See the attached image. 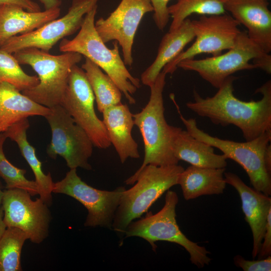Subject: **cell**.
<instances>
[{"instance_id":"6da1fadb","label":"cell","mask_w":271,"mask_h":271,"mask_svg":"<svg viewBox=\"0 0 271 271\" xmlns=\"http://www.w3.org/2000/svg\"><path fill=\"white\" fill-rule=\"evenodd\" d=\"M237 78L228 77L211 97L203 98L194 90V101L186 105L192 112L208 118L216 125H234L241 131L246 141L271 130V81L257 88L262 94L257 101L241 100L234 94L233 83Z\"/></svg>"},{"instance_id":"7a4b0ae2","label":"cell","mask_w":271,"mask_h":271,"mask_svg":"<svg viewBox=\"0 0 271 271\" xmlns=\"http://www.w3.org/2000/svg\"><path fill=\"white\" fill-rule=\"evenodd\" d=\"M187 131L196 139L220 150L226 158L240 165L247 173L253 188L271 195V130L245 142H236L212 136L200 129L195 118H186L173 101Z\"/></svg>"},{"instance_id":"3957f363","label":"cell","mask_w":271,"mask_h":271,"mask_svg":"<svg viewBox=\"0 0 271 271\" xmlns=\"http://www.w3.org/2000/svg\"><path fill=\"white\" fill-rule=\"evenodd\" d=\"M184 168L178 164L157 166L149 164L125 181L134 185L123 192L111 228L124 233L128 224L148 212L151 206L172 187L178 185Z\"/></svg>"},{"instance_id":"277c9868","label":"cell","mask_w":271,"mask_h":271,"mask_svg":"<svg viewBox=\"0 0 271 271\" xmlns=\"http://www.w3.org/2000/svg\"><path fill=\"white\" fill-rule=\"evenodd\" d=\"M97 5L84 16L78 34L72 40L63 39L59 44L62 52H75L89 59L113 81L130 104H134L132 95L141 86L140 80L128 71L119 52L116 41L109 49L95 28Z\"/></svg>"},{"instance_id":"5b68a950","label":"cell","mask_w":271,"mask_h":271,"mask_svg":"<svg viewBox=\"0 0 271 271\" xmlns=\"http://www.w3.org/2000/svg\"><path fill=\"white\" fill-rule=\"evenodd\" d=\"M166 76L162 71L159 73L150 86L149 102L142 111L132 114L134 124L142 134L145 149L143 162L137 172L149 164L157 166L178 164L173 154V143L181 128L169 125L165 117L163 92Z\"/></svg>"},{"instance_id":"8992f818","label":"cell","mask_w":271,"mask_h":271,"mask_svg":"<svg viewBox=\"0 0 271 271\" xmlns=\"http://www.w3.org/2000/svg\"><path fill=\"white\" fill-rule=\"evenodd\" d=\"M20 65H28L37 73L39 83L23 94L37 103L51 108L60 105L72 67L82 55L75 52L52 55L36 48H27L13 54Z\"/></svg>"},{"instance_id":"52a82bcc","label":"cell","mask_w":271,"mask_h":271,"mask_svg":"<svg viewBox=\"0 0 271 271\" xmlns=\"http://www.w3.org/2000/svg\"><path fill=\"white\" fill-rule=\"evenodd\" d=\"M177 68L197 72L218 89L226 79L239 71L259 68L270 74L271 55L250 39L246 30L240 31L234 46L224 54L202 59L184 60Z\"/></svg>"},{"instance_id":"ba28073f","label":"cell","mask_w":271,"mask_h":271,"mask_svg":"<svg viewBox=\"0 0 271 271\" xmlns=\"http://www.w3.org/2000/svg\"><path fill=\"white\" fill-rule=\"evenodd\" d=\"M179 201L176 192L168 190L163 208L156 214L147 212L144 217L131 221L126 228V237H139L145 239L156 251V242L165 241L177 243L183 247L190 255L192 263L199 268L208 265L211 258L210 252L204 246L199 245L181 231L176 220V208Z\"/></svg>"},{"instance_id":"9c48e42d","label":"cell","mask_w":271,"mask_h":271,"mask_svg":"<svg viewBox=\"0 0 271 271\" xmlns=\"http://www.w3.org/2000/svg\"><path fill=\"white\" fill-rule=\"evenodd\" d=\"M45 117L52 131V139L47 153L55 159L63 157L71 169L81 168L91 170L88 159L93 152V144L84 130L78 125L61 105L50 108Z\"/></svg>"},{"instance_id":"30bf717a","label":"cell","mask_w":271,"mask_h":271,"mask_svg":"<svg viewBox=\"0 0 271 271\" xmlns=\"http://www.w3.org/2000/svg\"><path fill=\"white\" fill-rule=\"evenodd\" d=\"M195 41L185 51H183L163 69L167 74H173L178 64L182 60L193 59L201 54L208 53L215 56L223 51L231 49L240 32V24L226 13L211 16H201L191 21Z\"/></svg>"},{"instance_id":"8fae6325","label":"cell","mask_w":271,"mask_h":271,"mask_svg":"<svg viewBox=\"0 0 271 271\" xmlns=\"http://www.w3.org/2000/svg\"><path fill=\"white\" fill-rule=\"evenodd\" d=\"M95 97L86 74L75 65L72 68L61 105L82 128L94 146L107 149L111 145L104 124L97 116Z\"/></svg>"},{"instance_id":"7c38bea8","label":"cell","mask_w":271,"mask_h":271,"mask_svg":"<svg viewBox=\"0 0 271 271\" xmlns=\"http://www.w3.org/2000/svg\"><path fill=\"white\" fill-rule=\"evenodd\" d=\"M124 187L113 191L93 188L78 176L76 169H71L61 181L54 183L53 193L64 194L80 202L87 210L84 226L111 228L115 211Z\"/></svg>"},{"instance_id":"4fadbf2b","label":"cell","mask_w":271,"mask_h":271,"mask_svg":"<svg viewBox=\"0 0 271 271\" xmlns=\"http://www.w3.org/2000/svg\"><path fill=\"white\" fill-rule=\"evenodd\" d=\"M99 0H72L68 12L27 33L7 40L0 48L10 53L27 48L48 52L59 40L80 30L85 15L97 5Z\"/></svg>"},{"instance_id":"5bb4252c","label":"cell","mask_w":271,"mask_h":271,"mask_svg":"<svg viewBox=\"0 0 271 271\" xmlns=\"http://www.w3.org/2000/svg\"><path fill=\"white\" fill-rule=\"evenodd\" d=\"M31 196L23 189H6L1 206L7 227L22 230L32 242L39 244L49 235L52 216L48 206L40 197L34 201Z\"/></svg>"},{"instance_id":"9a60e30c","label":"cell","mask_w":271,"mask_h":271,"mask_svg":"<svg viewBox=\"0 0 271 271\" xmlns=\"http://www.w3.org/2000/svg\"><path fill=\"white\" fill-rule=\"evenodd\" d=\"M153 12L150 0H121L106 19L94 23L99 36L104 43L115 40L121 47L125 65L133 63L132 45L140 22L148 13Z\"/></svg>"},{"instance_id":"2e32d148","label":"cell","mask_w":271,"mask_h":271,"mask_svg":"<svg viewBox=\"0 0 271 271\" xmlns=\"http://www.w3.org/2000/svg\"><path fill=\"white\" fill-rule=\"evenodd\" d=\"M224 176L226 183L234 187L240 196L244 219L252 232V256L255 258L260 250L267 216L271 212V197L248 186L234 173L225 172Z\"/></svg>"},{"instance_id":"e0dca14e","label":"cell","mask_w":271,"mask_h":271,"mask_svg":"<svg viewBox=\"0 0 271 271\" xmlns=\"http://www.w3.org/2000/svg\"><path fill=\"white\" fill-rule=\"evenodd\" d=\"M267 0H225V10L246 29L249 38L266 53L271 51V12Z\"/></svg>"},{"instance_id":"ac0fdd59","label":"cell","mask_w":271,"mask_h":271,"mask_svg":"<svg viewBox=\"0 0 271 271\" xmlns=\"http://www.w3.org/2000/svg\"><path fill=\"white\" fill-rule=\"evenodd\" d=\"M102 113L110 142L121 163L129 158H139L138 146L131 134L134 125L133 114L128 106L121 103L106 108Z\"/></svg>"},{"instance_id":"d6986e66","label":"cell","mask_w":271,"mask_h":271,"mask_svg":"<svg viewBox=\"0 0 271 271\" xmlns=\"http://www.w3.org/2000/svg\"><path fill=\"white\" fill-rule=\"evenodd\" d=\"M59 7L29 12L15 5L0 7V48L9 39L32 32L60 16Z\"/></svg>"},{"instance_id":"ffe728a7","label":"cell","mask_w":271,"mask_h":271,"mask_svg":"<svg viewBox=\"0 0 271 271\" xmlns=\"http://www.w3.org/2000/svg\"><path fill=\"white\" fill-rule=\"evenodd\" d=\"M50 111V108L21 93L13 85L0 83V134L21 119L35 115L45 117Z\"/></svg>"},{"instance_id":"44dd1931","label":"cell","mask_w":271,"mask_h":271,"mask_svg":"<svg viewBox=\"0 0 271 271\" xmlns=\"http://www.w3.org/2000/svg\"><path fill=\"white\" fill-rule=\"evenodd\" d=\"M194 39L191 20L189 18L178 28L166 33L161 41L155 60L141 75L142 83L149 87L153 84L163 68Z\"/></svg>"},{"instance_id":"7402d4cb","label":"cell","mask_w":271,"mask_h":271,"mask_svg":"<svg viewBox=\"0 0 271 271\" xmlns=\"http://www.w3.org/2000/svg\"><path fill=\"white\" fill-rule=\"evenodd\" d=\"M225 168H202L191 165L180 174L178 185L184 198L190 200L203 195H218L226 186Z\"/></svg>"},{"instance_id":"603a6c76","label":"cell","mask_w":271,"mask_h":271,"mask_svg":"<svg viewBox=\"0 0 271 271\" xmlns=\"http://www.w3.org/2000/svg\"><path fill=\"white\" fill-rule=\"evenodd\" d=\"M173 154L177 160L192 166L209 168H225L227 159L214 153V148L180 129L174 139Z\"/></svg>"},{"instance_id":"cb8c5ba5","label":"cell","mask_w":271,"mask_h":271,"mask_svg":"<svg viewBox=\"0 0 271 271\" xmlns=\"http://www.w3.org/2000/svg\"><path fill=\"white\" fill-rule=\"evenodd\" d=\"M30 126L27 118L20 120L10 126L5 132L7 138L15 141L21 153L31 168L39 189L40 198L49 206L52 204L54 183L50 173L45 174L42 163L36 155L35 148L28 142L27 130Z\"/></svg>"},{"instance_id":"d4e9b609","label":"cell","mask_w":271,"mask_h":271,"mask_svg":"<svg viewBox=\"0 0 271 271\" xmlns=\"http://www.w3.org/2000/svg\"><path fill=\"white\" fill-rule=\"evenodd\" d=\"M81 68L93 92L98 110L121 103L122 92L113 81L95 64L85 58Z\"/></svg>"},{"instance_id":"484cf974","label":"cell","mask_w":271,"mask_h":271,"mask_svg":"<svg viewBox=\"0 0 271 271\" xmlns=\"http://www.w3.org/2000/svg\"><path fill=\"white\" fill-rule=\"evenodd\" d=\"M225 0H177L168 6V11L172 18L169 31L178 28L190 15L196 14L201 16L218 15L226 13Z\"/></svg>"},{"instance_id":"4316f807","label":"cell","mask_w":271,"mask_h":271,"mask_svg":"<svg viewBox=\"0 0 271 271\" xmlns=\"http://www.w3.org/2000/svg\"><path fill=\"white\" fill-rule=\"evenodd\" d=\"M28 236L16 227H7L0 239V271H21V255Z\"/></svg>"},{"instance_id":"83f0119b","label":"cell","mask_w":271,"mask_h":271,"mask_svg":"<svg viewBox=\"0 0 271 271\" xmlns=\"http://www.w3.org/2000/svg\"><path fill=\"white\" fill-rule=\"evenodd\" d=\"M12 54L0 48V83H9L20 91L36 86L38 77L26 73Z\"/></svg>"},{"instance_id":"f1b7e54d","label":"cell","mask_w":271,"mask_h":271,"mask_svg":"<svg viewBox=\"0 0 271 271\" xmlns=\"http://www.w3.org/2000/svg\"><path fill=\"white\" fill-rule=\"evenodd\" d=\"M7 138L5 132L0 134V177L4 180L6 189H23L32 196L39 195L35 181L28 180L25 176L26 171L15 167L6 157L3 146Z\"/></svg>"},{"instance_id":"f546056e","label":"cell","mask_w":271,"mask_h":271,"mask_svg":"<svg viewBox=\"0 0 271 271\" xmlns=\"http://www.w3.org/2000/svg\"><path fill=\"white\" fill-rule=\"evenodd\" d=\"M235 265L244 271H270L271 256L257 260H247L242 256L237 255L233 258Z\"/></svg>"},{"instance_id":"4dcf8cb0","label":"cell","mask_w":271,"mask_h":271,"mask_svg":"<svg viewBox=\"0 0 271 271\" xmlns=\"http://www.w3.org/2000/svg\"><path fill=\"white\" fill-rule=\"evenodd\" d=\"M153 8V19L160 31L166 27L170 16L168 11V3L171 0H150Z\"/></svg>"},{"instance_id":"1f68e13d","label":"cell","mask_w":271,"mask_h":271,"mask_svg":"<svg viewBox=\"0 0 271 271\" xmlns=\"http://www.w3.org/2000/svg\"><path fill=\"white\" fill-rule=\"evenodd\" d=\"M271 254V212L268 215L265 231L263 236L258 259L265 258Z\"/></svg>"},{"instance_id":"d6a6232c","label":"cell","mask_w":271,"mask_h":271,"mask_svg":"<svg viewBox=\"0 0 271 271\" xmlns=\"http://www.w3.org/2000/svg\"><path fill=\"white\" fill-rule=\"evenodd\" d=\"M4 5L18 6L29 12L41 11L39 5L32 0H0V7Z\"/></svg>"},{"instance_id":"836d02e7","label":"cell","mask_w":271,"mask_h":271,"mask_svg":"<svg viewBox=\"0 0 271 271\" xmlns=\"http://www.w3.org/2000/svg\"><path fill=\"white\" fill-rule=\"evenodd\" d=\"M44 7L45 10L58 8L61 4V0H39Z\"/></svg>"},{"instance_id":"e575fe53","label":"cell","mask_w":271,"mask_h":271,"mask_svg":"<svg viewBox=\"0 0 271 271\" xmlns=\"http://www.w3.org/2000/svg\"><path fill=\"white\" fill-rule=\"evenodd\" d=\"M4 209L3 207L0 206V239L6 231L7 227L4 221Z\"/></svg>"},{"instance_id":"d590c367","label":"cell","mask_w":271,"mask_h":271,"mask_svg":"<svg viewBox=\"0 0 271 271\" xmlns=\"http://www.w3.org/2000/svg\"><path fill=\"white\" fill-rule=\"evenodd\" d=\"M3 192H4V191H3V190H2V185H1V182H0V206L1 205V204H2V200L3 195Z\"/></svg>"}]
</instances>
